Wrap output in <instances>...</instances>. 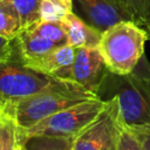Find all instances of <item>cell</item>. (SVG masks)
Instances as JSON below:
<instances>
[{
  "mask_svg": "<svg viewBox=\"0 0 150 150\" xmlns=\"http://www.w3.org/2000/svg\"><path fill=\"white\" fill-rule=\"evenodd\" d=\"M97 96L103 101L115 97L125 124L150 123V80L141 73L134 70L130 74L117 75L108 71Z\"/></svg>",
  "mask_w": 150,
  "mask_h": 150,
  "instance_id": "1",
  "label": "cell"
},
{
  "mask_svg": "<svg viewBox=\"0 0 150 150\" xmlns=\"http://www.w3.org/2000/svg\"><path fill=\"white\" fill-rule=\"evenodd\" d=\"M146 33L134 21H121L101 34L98 49L110 73L125 75L134 71L144 55Z\"/></svg>",
  "mask_w": 150,
  "mask_h": 150,
  "instance_id": "2",
  "label": "cell"
},
{
  "mask_svg": "<svg viewBox=\"0 0 150 150\" xmlns=\"http://www.w3.org/2000/svg\"><path fill=\"white\" fill-rule=\"evenodd\" d=\"M79 87L69 80L57 79L26 66L21 59L0 62V96L7 103L60 88ZM80 88V87H79Z\"/></svg>",
  "mask_w": 150,
  "mask_h": 150,
  "instance_id": "3",
  "label": "cell"
},
{
  "mask_svg": "<svg viewBox=\"0 0 150 150\" xmlns=\"http://www.w3.org/2000/svg\"><path fill=\"white\" fill-rule=\"evenodd\" d=\"M98 97L82 88L52 89L14 103L7 104L8 112L13 116L20 130H27L40 121L89 98Z\"/></svg>",
  "mask_w": 150,
  "mask_h": 150,
  "instance_id": "4",
  "label": "cell"
},
{
  "mask_svg": "<svg viewBox=\"0 0 150 150\" xmlns=\"http://www.w3.org/2000/svg\"><path fill=\"white\" fill-rule=\"evenodd\" d=\"M104 105L105 101L100 97L89 98L40 121L27 130L18 128V132L23 141L34 136L73 138L96 118Z\"/></svg>",
  "mask_w": 150,
  "mask_h": 150,
  "instance_id": "5",
  "label": "cell"
},
{
  "mask_svg": "<svg viewBox=\"0 0 150 150\" xmlns=\"http://www.w3.org/2000/svg\"><path fill=\"white\" fill-rule=\"evenodd\" d=\"M120 117L117 100H107L96 118L74 137L73 150H110L116 139Z\"/></svg>",
  "mask_w": 150,
  "mask_h": 150,
  "instance_id": "6",
  "label": "cell"
},
{
  "mask_svg": "<svg viewBox=\"0 0 150 150\" xmlns=\"http://www.w3.org/2000/svg\"><path fill=\"white\" fill-rule=\"evenodd\" d=\"M107 64L98 47L76 48L70 81L86 91L97 96L98 89L108 73Z\"/></svg>",
  "mask_w": 150,
  "mask_h": 150,
  "instance_id": "7",
  "label": "cell"
},
{
  "mask_svg": "<svg viewBox=\"0 0 150 150\" xmlns=\"http://www.w3.org/2000/svg\"><path fill=\"white\" fill-rule=\"evenodd\" d=\"M89 25L103 33L121 21H134L132 12L124 0H75Z\"/></svg>",
  "mask_w": 150,
  "mask_h": 150,
  "instance_id": "8",
  "label": "cell"
},
{
  "mask_svg": "<svg viewBox=\"0 0 150 150\" xmlns=\"http://www.w3.org/2000/svg\"><path fill=\"white\" fill-rule=\"evenodd\" d=\"M19 57L25 64H30L48 55L55 48L61 47L52 40L40 35L33 26L22 29L13 40Z\"/></svg>",
  "mask_w": 150,
  "mask_h": 150,
  "instance_id": "9",
  "label": "cell"
},
{
  "mask_svg": "<svg viewBox=\"0 0 150 150\" xmlns=\"http://www.w3.org/2000/svg\"><path fill=\"white\" fill-rule=\"evenodd\" d=\"M76 48L70 45H64L55 48L39 61L26 64L40 73L70 81V71L75 59Z\"/></svg>",
  "mask_w": 150,
  "mask_h": 150,
  "instance_id": "10",
  "label": "cell"
},
{
  "mask_svg": "<svg viewBox=\"0 0 150 150\" xmlns=\"http://www.w3.org/2000/svg\"><path fill=\"white\" fill-rule=\"evenodd\" d=\"M62 23L66 28L68 45L75 48L98 46L102 33L73 12L62 20Z\"/></svg>",
  "mask_w": 150,
  "mask_h": 150,
  "instance_id": "11",
  "label": "cell"
},
{
  "mask_svg": "<svg viewBox=\"0 0 150 150\" xmlns=\"http://www.w3.org/2000/svg\"><path fill=\"white\" fill-rule=\"evenodd\" d=\"M21 32L20 16L11 0H0V35L14 40Z\"/></svg>",
  "mask_w": 150,
  "mask_h": 150,
  "instance_id": "12",
  "label": "cell"
},
{
  "mask_svg": "<svg viewBox=\"0 0 150 150\" xmlns=\"http://www.w3.org/2000/svg\"><path fill=\"white\" fill-rule=\"evenodd\" d=\"M73 12V0H41L40 19L43 21H62Z\"/></svg>",
  "mask_w": 150,
  "mask_h": 150,
  "instance_id": "13",
  "label": "cell"
},
{
  "mask_svg": "<svg viewBox=\"0 0 150 150\" xmlns=\"http://www.w3.org/2000/svg\"><path fill=\"white\" fill-rule=\"evenodd\" d=\"M73 138L34 136L25 139L27 150H73Z\"/></svg>",
  "mask_w": 150,
  "mask_h": 150,
  "instance_id": "14",
  "label": "cell"
},
{
  "mask_svg": "<svg viewBox=\"0 0 150 150\" xmlns=\"http://www.w3.org/2000/svg\"><path fill=\"white\" fill-rule=\"evenodd\" d=\"M14 5L21 22V30L39 22L41 0H11Z\"/></svg>",
  "mask_w": 150,
  "mask_h": 150,
  "instance_id": "15",
  "label": "cell"
},
{
  "mask_svg": "<svg viewBox=\"0 0 150 150\" xmlns=\"http://www.w3.org/2000/svg\"><path fill=\"white\" fill-rule=\"evenodd\" d=\"M16 128V123L6 107V109L0 112V150H14Z\"/></svg>",
  "mask_w": 150,
  "mask_h": 150,
  "instance_id": "16",
  "label": "cell"
},
{
  "mask_svg": "<svg viewBox=\"0 0 150 150\" xmlns=\"http://www.w3.org/2000/svg\"><path fill=\"white\" fill-rule=\"evenodd\" d=\"M34 29L42 36L52 40L57 46L68 45L67 41V33L62 21H43L40 20L39 22L33 25Z\"/></svg>",
  "mask_w": 150,
  "mask_h": 150,
  "instance_id": "17",
  "label": "cell"
},
{
  "mask_svg": "<svg viewBox=\"0 0 150 150\" xmlns=\"http://www.w3.org/2000/svg\"><path fill=\"white\" fill-rule=\"evenodd\" d=\"M115 150H143L141 142L135 132L128 124L122 121L121 117L115 139Z\"/></svg>",
  "mask_w": 150,
  "mask_h": 150,
  "instance_id": "18",
  "label": "cell"
},
{
  "mask_svg": "<svg viewBox=\"0 0 150 150\" xmlns=\"http://www.w3.org/2000/svg\"><path fill=\"white\" fill-rule=\"evenodd\" d=\"M132 12L135 23H137L150 40V0H124Z\"/></svg>",
  "mask_w": 150,
  "mask_h": 150,
  "instance_id": "19",
  "label": "cell"
},
{
  "mask_svg": "<svg viewBox=\"0 0 150 150\" xmlns=\"http://www.w3.org/2000/svg\"><path fill=\"white\" fill-rule=\"evenodd\" d=\"M141 142L143 150H150V123L129 125Z\"/></svg>",
  "mask_w": 150,
  "mask_h": 150,
  "instance_id": "20",
  "label": "cell"
},
{
  "mask_svg": "<svg viewBox=\"0 0 150 150\" xmlns=\"http://www.w3.org/2000/svg\"><path fill=\"white\" fill-rule=\"evenodd\" d=\"M15 54V47L13 41L0 35V62H5L13 57Z\"/></svg>",
  "mask_w": 150,
  "mask_h": 150,
  "instance_id": "21",
  "label": "cell"
},
{
  "mask_svg": "<svg viewBox=\"0 0 150 150\" xmlns=\"http://www.w3.org/2000/svg\"><path fill=\"white\" fill-rule=\"evenodd\" d=\"M134 70L141 73L142 75H144L145 77H148L150 80V62L148 61V59H146L145 55H143V57L139 60L138 64L136 66V68Z\"/></svg>",
  "mask_w": 150,
  "mask_h": 150,
  "instance_id": "22",
  "label": "cell"
},
{
  "mask_svg": "<svg viewBox=\"0 0 150 150\" xmlns=\"http://www.w3.org/2000/svg\"><path fill=\"white\" fill-rule=\"evenodd\" d=\"M14 150H27L25 141L21 138V136H20L19 132H18V128H16V142H15Z\"/></svg>",
  "mask_w": 150,
  "mask_h": 150,
  "instance_id": "23",
  "label": "cell"
},
{
  "mask_svg": "<svg viewBox=\"0 0 150 150\" xmlns=\"http://www.w3.org/2000/svg\"><path fill=\"white\" fill-rule=\"evenodd\" d=\"M7 104H8V103H7V102H6V101L0 96V112H1V111H4V110L6 109Z\"/></svg>",
  "mask_w": 150,
  "mask_h": 150,
  "instance_id": "24",
  "label": "cell"
},
{
  "mask_svg": "<svg viewBox=\"0 0 150 150\" xmlns=\"http://www.w3.org/2000/svg\"><path fill=\"white\" fill-rule=\"evenodd\" d=\"M110 150H115V143H114V145L111 146V149H110Z\"/></svg>",
  "mask_w": 150,
  "mask_h": 150,
  "instance_id": "25",
  "label": "cell"
}]
</instances>
